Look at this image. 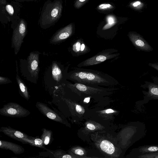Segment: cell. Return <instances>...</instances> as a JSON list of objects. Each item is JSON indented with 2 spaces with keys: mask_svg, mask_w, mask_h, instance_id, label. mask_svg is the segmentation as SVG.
<instances>
[{
  "mask_svg": "<svg viewBox=\"0 0 158 158\" xmlns=\"http://www.w3.org/2000/svg\"><path fill=\"white\" fill-rule=\"evenodd\" d=\"M68 78L74 83L94 86L101 85L113 87L118 84L115 78L106 73L79 67L69 72Z\"/></svg>",
  "mask_w": 158,
  "mask_h": 158,
  "instance_id": "obj_1",
  "label": "cell"
},
{
  "mask_svg": "<svg viewBox=\"0 0 158 158\" xmlns=\"http://www.w3.org/2000/svg\"><path fill=\"white\" fill-rule=\"evenodd\" d=\"M63 8L61 0L46 1L42 9L39 22L43 28L49 27L55 24L61 15Z\"/></svg>",
  "mask_w": 158,
  "mask_h": 158,
  "instance_id": "obj_2",
  "label": "cell"
},
{
  "mask_svg": "<svg viewBox=\"0 0 158 158\" xmlns=\"http://www.w3.org/2000/svg\"><path fill=\"white\" fill-rule=\"evenodd\" d=\"M67 87L72 91L78 95H102L111 92L114 88H105L99 86H90L79 83H68Z\"/></svg>",
  "mask_w": 158,
  "mask_h": 158,
  "instance_id": "obj_3",
  "label": "cell"
},
{
  "mask_svg": "<svg viewBox=\"0 0 158 158\" xmlns=\"http://www.w3.org/2000/svg\"><path fill=\"white\" fill-rule=\"evenodd\" d=\"M117 52V50L112 48L103 50L80 63L77 66L79 68H81L99 64L106 60L118 57L120 54Z\"/></svg>",
  "mask_w": 158,
  "mask_h": 158,
  "instance_id": "obj_4",
  "label": "cell"
},
{
  "mask_svg": "<svg viewBox=\"0 0 158 158\" xmlns=\"http://www.w3.org/2000/svg\"><path fill=\"white\" fill-rule=\"evenodd\" d=\"M30 112L18 103L10 102L3 106L0 109V114L6 117L22 118L28 116Z\"/></svg>",
  "mask_w": 158,
  "mask_h": 158,
  "instance_id": "obj_5",
  "label": "cell"
},
{
  "mask_svg": "<svg viewBox=\"0 0 158 158\" xmlns=\"http://www.w3.org/2000/svg\"><path fill=\"white\" fill-rule=\"evenodd\" d=\"M27 32L26 22L24 19H22L14 30L12 38V47L14 48L15 55L17 54L19 51Z\"/></svg>",
  "mask_w": 158,
  "mask_h": 158,
  "instance_id": "obj_6",
  "label": "cell"
},
{
  "mask_svg": "<svg viewBox=\"0 0 158 158\" xmlns=\"http://www.w3.org/2000/svg\"><path fill=\"white\" fill-rule=\"evenodd\" d=\"M35 106L41 113L48 118L56 122L66 124L64 118L60 114L58 113L57 111L52 110L45 103L37 102L35 104Z\"/></svg>",
  "mask_w": 158,
  "mask_h": 158,
  "instance_id": "obj_7",
  "label": "cell"
},
{
  "mask_svg": "<svg viewBox=\"0 0 158 158\" xmlns=\"http://www.w3.org/2000/svg\"><path fill=\"white\" fill-rule=\"evenodd\" d=\"M128 36L133 45L138 50L146 52L153 50L151 46L139 34L135 31H130Z\"/></svg>",
  "mask_w": 158,
  "mask_h": 158,
  "instance_id": "obj_8",
  "label": "cell"
},
{
  "mask_svg": "<svg viewBox=\"0 0 158 158\" xmlns=\"http://www.w3.org/2000/svg\"><path fill=\"white\" fill-rule=\"evenodd\" d=\"M145 86L148 89V91H142L143 94V99L136 102L137 106H139L146 104L150 100H158V85L147 82Z\"/></svg>",
  "mask_w": 158,
  "mask_h": 158,
  "instance_id": "obj_9",
  "label": "cell"
},
{
  "mask_svg": "<svg viewBox=\"0 0 158 158\" xmlns=\"http://www.w3.org/2000/svg\"><path fill=\"white\" fill-rule=\"evenodd\" d=\"M73 25L71 23L60 29L53 36L50 42L58 43L68 38L73 34Z\"/></svg>",
  "mask_w": 158,
  "mask_h": 158,
  "instance_id": "obj_10",
  "label": "cell"
},
{
  "mask_svg": "<svg viewBox=\"0 0 158 158\" xmlns=\"http://www.w3.org/2000/svg\"><path fill=\"white\" fill-rule=\"evenodd\" d=\"M28 69L31 76L37 77L39 72V54L31 52L27 58Z\"/></svg>",
  "mask_w": 158,
  "mask_h": 158,
  "instance_id": "obj_11",
  "label": "cell"
},
{
  "mask_svg": "<svg viewBox=\"0 0 158 158\" xmlns=\"http://www.w3.org/2000/svg\"><path fill=\"white\" fill-rule=\"evenodd\" d=\"M158 152V145H146L141 146L132 149L129 157L136 158L140 155Z\"/></svg>",
  "mask_w": 158,
  "mask_h": 158,
  "instance_id": "obj_12",
  "label": "cell"
},
{
  "mask_svg": "<svg viewBox=\"0 0 158 158\" xmlns=\"http://www.w3.org/2000/svg\"><path fill=\"white\" fill-rule=\"evenodd\" d=\"M0 132L10 138L20 142L22 139L27 138L29 136L26 133L9 126L1 127Z\"/></svg>",
  "mask_w": 158,
  "mask_h": 158,
  "instance_id": "obj_13",
  "label": "cell"
},
{
  "mask_svg": "<svg viewBox=\"0 0 158 158\" xmlns=\"http://www.w3.org/2000/svg\"><path fill=\"white\" fill-rule=\"evenodd\" d=\"M0 148L1 149L8 150L17 155L23 153L24 148L21 146L8 141L0 140Z\"/></svg>",
  "mask_w": 158,
  "mask_h": 158,
  "instance_id": "obj_14",
  "label": "cell"
},
{
  "mask_svg": "<svg viewBox=\"0 0 158 158\" xmlns=\"http://www.w3.org/2000/svg\"><path fill=\"white\" fill-rule=\"evenodd\" d=\"M20 142L46 150L47 149L43 144V140L38 136L34 137L29 135L27 138L22 139Z\"/></svg>",
  "mask_w": 158,
  "mask_h": 158,
  "instance_id": "obj_15",
  "label": "cell"
},
{
  "mask_svg": "<svg viewBox=\"0 0 158 158\" xmlns=\"http://www.w3.org/2000/svg\"><path fill=\"white\" fill-rule=\"evenodd\" d=\"M89 48L81 40L77 41L73 45V51L78 56L86 53L89 52Z\"/></svg>",
  "mask_w": 158,
  "mask_h": 158,
  "instance_id": "obj_16",
  "label": "cell"
},
{
  "mask_svg": "<svg viewBox=\"0 0 158 158\" xmlns=\"http://www.w3.org/2000/svg\"><path fill=\"white\" fill-rule=\"evenodd\" d=\"M99 145L101 149L108 154L112 155L115 152V149L114 145L107 140H102Z\"/></svg>",
  "mask_w": 158,
  "mask_h": 158,
  "instance_id": "obj_17",
  "label": "cell"
},
{
  "mask_svg": "<svg viewBox=\"0 0 158 158\" xmlns=\"http://www.w3.org/2000/svg\"><path fill=\"white\" fill-rule=\"evenodd\" d=\"M42 131V134L40 138L43 140L44 145L45 146L50 144L53 139L52 131L45 128H43Z\"/></svg>",
  "mask_w": 158,
  "mask_h": 158,
  "instance_id": "obj_18",
  "label": "cell"
},
{
  "mask_svg": "<svg viewBox=\"0 0 158 158\" xmlns=\"http://www.w3.org/2000/svg\"><path fill=\"white\" fill-rule=\"evenodd\" d=\"M62 99L66 103L69 108L75 112L76 113L83 114L85 112L84 108L81 106L75 103L69 99L62 98Z\"/></svg>",
  "mask_w": 158,
  "mask_h": 158,
  "instance_id": "obj_19",
  "label": "cell"
},
{
  "mask_svg": "<svg viewBox=\"0 0 158 158\" xmlns=\"http://www.w3.org/2000/svg\"><path fill=\"white\" fill-rule=\"evenodd\" d=\"M16 79L19 88L21 95L27 100H28L30 98V95L27 87L18 75H17Z\"/></svg>",
  "mask_w": 158,
  "mask_h": 158,
  "instance_id": "obj_20",
  "label": "cell"
},
{
  "mask_svg": "<svg viewBox=\"0 0 158 158\" xmlns=\"http://www.w3.org/2000/svg\"><path fill=\"white\" fill-rule=\"evenodd\" d=\"M48 152L51 153L54 157L56 158H72L77 157L73 156L70 153L67 154L64 151L61 150H55L46 149Z\"/></svg>",
  "mask_w": 158,
  "mask_h": 158,
  "instance_id": "obj_21",
  "label": "cell"
},
{
  "mask_svg": "<svg viewBox=\"0 0 158 158\" xmlns=\"http://www.w3.org/2000/svg\"><path fill=\"white\" fill-rule=\"evenodd\" d=\"M52 75L54 80L57 82L60 81L62 78L61 70L55 63H53L52 64Z\"/></svg>",
  "mask_w": 158,
  "mask_h": 158,
  "instance_id": "obj_22",
  "label": "cell"
},
{
  "mask_svg": "<svg viewBox=\"0 0 158 158\" xmlns=\"http://www.w3.org/2000/svg\"><path fill=\"white\" fill-rule=\"evenodd\" d=\"M130 6L136 10H140L143 8L144 5L140 1H136L131 3Z\"/></svg>",
  "mask_w": 158,
  "mask_h": 158,
  "instance_id": "obj_23",
  "label": "cell"
},
{
  "mask_svg": "<svg viewBox=\"0 0 158 158\" xmlns=\"http://www.w3.org/2000/svg\"><path fill=\"white\" fill-rule=\"evenodd\" d=\"M136 158H158V152L141 154Z\"/></svg>",
  "mask_w": 158,
  "mask_h": 158,
  "instance_id": "obj_24",
  "label": "cell"
},
{
  "mask_svg": "<svg viewBox=\"0 0 158 158\" xmlns=\"http://www.w3.org/2000/svg\"><path fill=\"white\" fill-rule=\"evenodd\" d=\"M70 152L80 156H83L85 154V152L82 148H73L71 149Z\"/></svg>",
  "mask_w": 158,
  "mask_h": 158,
  "instance_id": "obj_25",
  "label": "cell"
},
{
  "mask_svg": "<svg viewBox=\"0 0 158 158\" xmlns=\"http://www.w3.org/2000/svg\"><path fill=\"white\" fill-rule=\"evenodd\" d=\"M114 7L113 6L108 3H103L99 5L97 7L98 10H104L111 9Z\"/></svg>",
  "mask_w": 158,
  "mask_h": 158,
  "instance_id": "obj_26",
  "label": "cell"
},
{
  "mask_svg": "<svg viewBox=\"0 0 158 158\" xmlns=\"http://www.w3.org/2000/svg\"><path fill=\"white\" fill-rule=\"evenodd\" d=\"M5 10L8 14L12 16L14 13V9L12 6L10 4H7L5 7Z\"/></svg>",
  "mask_w": 158,
  "mask_h": 158,
  "instance_id": "obj_27",
  "label": "cell"
},
{
  "mask_svg": "<svg viewBox=\"0 0 158 158\" xmlns=\"http://www.w3.org/2000/svg\"><path fill=\"white\" fill-rule=\"evenodd\" d=\"M87 1L88 0H77L74 4L75 7L76 8H79Z\"/></svg>",
  "mask_w": 158,
  "mask_h": 158,
  "instance_id": "obj_28",
  "label": "cell"
},
{
  "mask_svg": "<svg viewBox=\"0 0 158 158\" xmlns=\"http://www.w3.org/2000/svg\"><path fill=\"white\" fill-rule=\"evenodd\" d=\"M86 126L88 129L91 131L94 130H95L97 127L95 125L91 123H88L86 124Z\"/></svg>",
  "mask_w": 158,
  "mask_h": 158,
  "instance_id": "obj_29",
  "label": "cell"
},
{
  "mask_svg": "<svg viewBox=\"0 0 158 158\" xmlns=\"http://www.w3.org/2000/svg\"><path fill=\"white\" fill-rule=\"evenodd\" d=\"M107 21L108 24L112 26V24H114L115 23V20L112 17L110 16L108 18Z\"/></svg>",
  "mask_w": 158,
  "mask_h": 158,
  "instance_id": "obj_30",
  "label": "cell"
},
{
  "mask_svg": "<svg viewBox=\"0 0 158 158\" xmlns=\"http://www.w3.org/2000/svg\"><path fill=\"white\" fill-rule=\"evenodd\" d=\"M8 81H9V80L6 77L1 76L0 77V83L1 84L7 83L8 82H10Z\"/></svg>",
  "mask_w": 158,
  "mask_h": 158,
  "instance_id": "obj_31",
  "label": "cell"
},
{
  "mask_svg": "<svg viewBox=\"0 0 158 158\" xmlns=\"http://www.w3.org/2000/svg\"><path fill=\"white\" fill-rule=\"evenodd\" d=\"M148 65L158 71V63H149Z\"/></svg>",
  "mask_w": 158,
  "mask_h": 158,
  "instance_id": "obj_32",
  "label": "cell"
},
{
  "mask_svg": "<svg viewBox=\"0 0 158 158\" xmlns=\"http://www.w3.org/2000/svg\"><path fill=\"white\" fill-rule=\"evenodd\" d=\"M13 0V1H15L19 2H24V1H27V2H32V1H36L38 0Z\"/></svg>",
  "mask_w": 158,
  "mask_h": 158,
  "instance_id": "obj_33",
  "label": "cell"
},
{
  "mask_svg": "<svg viewBox=\"0 0 158 158\" xmlns=\"http://www.w3.org/2000/svg\"><path fill=\"white\" fill-rule=\"evenodd\" d=\"M0 3L1 5H5L6 4V0H0Z\"/></svg>",
  "mask_w": 158,
  "mask_h": 158,
  "instance_id": "obj_34",
  "label": "cell"
},
{
  "mask_svg": "<svg viewBox=\"0 0 158 158\" xmlns=\"http://www.w3.org/2000/svg\"><path fill=\"white\" fill-rule=\"evenodd\" d=\"M90 100V98L88 97L86 98H85L84 101L85 102H86L87 103H88L89 102Z\"/></svg>",
  "mask_w": 158,
  "mask_h": 158,
  "instance_id": "obj_35",
  "label": "cell"
}]
</instances>
